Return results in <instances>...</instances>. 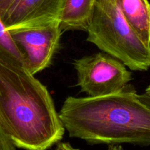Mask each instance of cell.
Wrapping results in <instances>:
<instances>
[{
  "label": "cell",
  "mask_w": 150,
  "mask_h": 150,
  "mask_svg": "<svg viewBox=\"0 0 150 150\" xmlns=\"http://www.w3.org/2000/svg\"><path fill=\"white\" fill-rule=\"evenodd\" d=\"M58 114L70 137L88 144L150 146V95L131 85L106 96L68 97Z\"/></svg>",
  "instance_id": "1"
},
{
  "label": "cell",
  "mask_w": 150,
  "mask_h": 150,
  "mask_svg": "<svg viewBox=\"0 0 150 150\" xmlns=\"http://www.w3.org/2000/svg\"><path fill=\"white\" fill-rule=\"evenodd\" d=\"M0 62L26 68L23 52L12 38L0 16Z\"/></svg>",
  "instance_id": "9"
},
{
  "label": "cell",
  "mask_w": 150,
  "mask_h": 150,
  "mask_svg": "<svg viewBox=\"0 0 150 150\" xmlns=\"http://www.w3.org/2000/svg\"><path fill=\"white\" fill-rule=\"evenodd\" d=\"M107 150H124V149L119 144H109Z\"/></svg>",
  "instance_id": "13"
},
{
  "label": "cell",
  "mask_w": 150,
  "mask_h": 150,
  "mask_svg": "<svg viewBox=\"0 0 150 150\" xmlns=\"http://www.w3.org/2000/svg\"><path fill=\"white\" fill-rule=\"evenodd\" d=\"M15 1L16 0H0V16L1 19L13 5Z\"/></svg>",
  "instance_id": "11"
},
{
  "label": "cell",
  "mask_w": 150,
  "mask_h": 150,
  "mask_svg": "<svg viewBox=\"0 0 150 150\" xmlns=\"http://www.w3.org/2000/svg\"><path fill=\"white\" fill-rule=\"evenodd\" d=\"M86 32L88 42L129 70L146 71L150 68V46L137 35L113 0H96Z\"/></svg>",
  "instance_id": "3"
},
{
  "label": "cell",
  "mask_w": 150,
  "mask_h": 150,
  "mask_svg": "<svg viewBox=\"0 0 150 150\" xmlns=\"http://www.w3.org/2000/svg\"><path fill=\"white\" fill-rule=\"evenodd\" d=\"M55 150H79V149L73 147L68 142H58Z\"/></svg>",
  "instance_id": "12"
},
{
  "label": "cell",
  "mask_w": 150,
  "mask_h": 150,
  "mask_svg": "<svg viewBox=\"0 0 150 150\" xmlns=\"http://www.w3.org/2000/svg\"><path fill=\"white\" fill-rule=\"evenodd\" d=\"M63 0H16L2 21L7 30L59 21Z\"/></svg>",
  "instance_id": "6"
},
{
  "label": "cell",
  "mask_w": 150,
  "mask_h": 150,
  "mask_svg": "<svg viewBox=\"0 0 150 150\" xmlns=\"http://www.w3.org/2000/svg\"><path fill=\"white\" fill-rule=\"evenodd\" d=\"M0 150H16V146L10 141L0 123Z\"/></svg>",
  "instance_id": "10"
},
{
  "label": "cell",
  "mask_w": 150,
  "mask_h": 150,
  "mask_svg": "<svg viewBox=\"0 0 150 150\" xmlns=\"http://www.w3.org/2000/svg\"><path fill=\"white\" fill-rule=\"evenodd\" d=\"M9 32L24 55L26 70L35 76L51 65L63 31L56 21Z\"/></svg>",
  "instance_id": "5"
},
{
  "label": "cell",
  "mask_w": 150,
  "mask_h": 150,
  "mask_svg": "<svg viewBox=\"0 0 150 150\" xmlns=\"http://www.w3.org/2000/svg\"><path fill=\"white\" fill-rule=\"evenodd\" d=\"M145 92H146V93L149 94V95H150V85H149V86H147V88L146 89Z\"/></svg>",
  "instance_id": "14"
},
{
  "label": "cell",
  "mask_w": 150,
  "mask_h": 150,
  "mask_svg": "<svg viewBox=\"0 0 150 150\" xmlns=\"http://www.w3.org/2000/svg\"><path fill=\"white\" fill-rule=\"evenodd\" d=\"M113 1L137 35L148 46H150V2L149 0Z\"/></svg>",
  "instance_id": "7"
},
{
  "label": "cell",
  "mask_w": 150,
  "mask_h": 150,
  "mask_svg": "<svg viewBox=\"0 0 150 150\" xmlns=\"http://www.w3.org/2000/svg\"><path fill=\"white\" fill-rule=\"evenodd\" d=\"M0 123L13 144L47 150L65 129L47 88L25 67L0 62Z\"/></svg>",
  "instance_id": "2"
},
{
  "label": "cell",
  "mask_w": 150,
  "mask_h": 150,
  "mask_svg": "<svg viewBox=\"0 0 150 150\" xmlns=\"http://www.w3.org/2000/svg\"><path fill=\"white\" fill-rule=\"evenodd\" d=\"M77 86L88 97L116 93L127 86L132 73L121 61L106 53H97L74 60Z\"/></svg>",
  "instance_id": "4"
},
{
  "label": "cell",
  "mask_w": 150,
  "mask_h": 150,
  "mask_svg": "<svg viewBox=\"0 0 150 150\" xmlns=\"http://www.w3.org/2000/svg\"><path fill=\"white\" fill-rule=\"evenodd\" d=\"M96 1V0H63L59 18L62 30L86 32Z\"/></svg>",
  "instance_id": "8"
}]
</instances>
